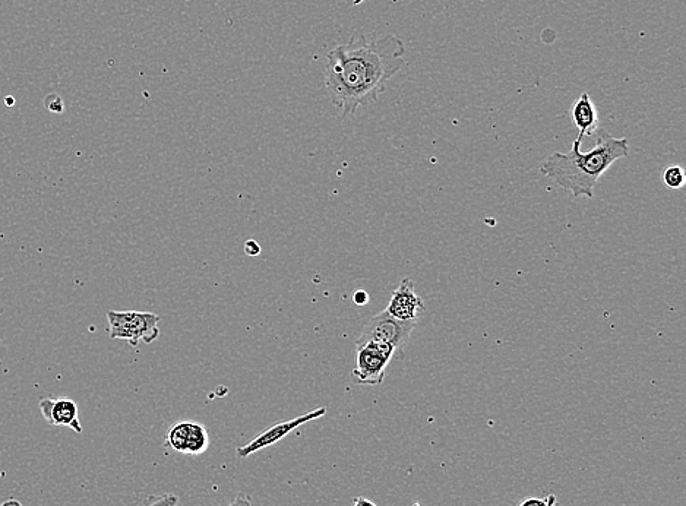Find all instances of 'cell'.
<instances>
[{"label": "cell", "mask_w": 686, "mask_h": 506, "mask_svg": "<svg viewBox=\"0 0 686 506\" xmlns=\"http://www.w3.org/2000/svg\"><path fill=\"white\" fill-rule=\"evenodd\" d=\"M166 447L177 454L201 455L210 447V435L202 423L183 420L167 432Z\"/></svg>", "instance_id": "cell-7"}, {"label": "cell", "mask_w": 686, "mask_h": 506, "mask_svg": "<svg viewBox=\"0 0 686 506\" xmlns=\"http://www.w3.org/2000/svg\"><path fill=\"white\" fill-rule=\"evenodd\" d=\"M245 252L248 253L249 256H258L259 253H261V246H259L255 240H248V242L245 243Z\"/></svg>", "instance_id": "cell-17"}, {"label": "cell", "mask_w": 686, "mask_h": 506, "mask_svg": "<svg viewBox=\"0 0 686 506\" xmlns=\"http://www.w3.org/2000/svg\"><path fill=\"white\" fill-rule=\"evenodd\" d=\"M227 506H255V505H254V502H252V499L249 498L248 495H245V493H239V495H237L236 498L233 499V501L230 502V504Z\"/></svg>", "instance_id": "cell-15"}, {"label": "cell", "mask_w": 686, "mask_h": 506, "mask_svg": "<svg viewBox=\"0 0 686 506\" xmlns=\"http://www.w3.org/2000/svg\"><path fill=\"white\" fill-rule=\"evenodd\" d=\"M558 505V498L555 495L546 496V498H526L518 506H556Z\"/></svg>", "instance_id": "cell-12"}, {"label": "cell", "mask_w": 686, "mask_h": 506, "mask_svg": "<svg viewBox=\"0 0 686 506\" xmlns=\"http://www.w3.org/2000/svg\"><path fill=\"white\" fill-rule=\"evenodd\" d=\"M406 65V46L394 34L371 41L357 33L327 53L325 90L343 117L354 115L360 107L376 103Z\"/></svg>", "instance_id": "cell-1"}, {"label": "cell", "mask_w": 686, "mask_h": 506, "mask_svg": "<svg viewBox=\"0 0 686 506\" xmlns=\"http://www.w3.org/2000/svg\"><path fill=\"white\" fill-rule=\"evenodd\" d=\"M397 350L381 344H357L356 366L353 369V378L357 384L381 385L385 379L388 365L394 359Z\"/></svg>", "instance_id": "cell-5"}, {"label": "cell", "mask_w": 686, "mask_h": 506, "mask_svg": "<svg viewBox=\"0 0 686 506\" xmlns=\"http://www.w3.org/2000/svg\"><path fill=\"white\" fill-rule=\"evenodd\" d=\"M0 506H22L21 502L18 501V499H6L5 502H2Z\"/></svg>", "instance_id": "cell-19"}, {"label": "cell", "mask_w": 686, "mask_h": 506, "mask_svg": "<svg viewBox=\"0 0 686 506\" xmlns=\"http://www.w3.org/2000/svg\"><path fill=\"white\" fill-rule=\"evenodd\" d=\"M179 505V496L175 493H164V495L157 496L154 501H151L147 506H177Z\"/></svg>", "instance_id": "cell-13"}, {"label": "cell", "mask_w": 686, "mask_h": 506, "mask_svg": "<svg viewBox=\"0 0 686 506\" xmlns=\"http://www.w3.org/2000/svg\"><path fill=\"white\" fill-rule=\"evenodd\" d=\"M109 337L113 340H125L132 347L141 343L151 344L160 337V316L151 312L109 311Z\"/></svg>", "instance_id": "cell-3"}, {"label": "cell", "mask_w": 686, "mask_h": 506, "mask_svg": "<svg viewBox=\"0 0 686 506\" xmlns=\"http://www.w3.org/2000/svg\"><path fill=\"white\" fill-rule=\"evenodd\" d=\"M353 506H378L371 499L365 498V496H359V498L354 499Z\"/></svg>", "instance_id": "cell-18"}, {"label": "cell", "mask_w": 686, "mask_h": 506, "mask_svg": "<svg viewBox=\"0 0 686 506\" xmlns=\"http://www.w3.org/2000/svg\"><path fill=\"white\" fill-rule=\"evenodd\" d=\"M596 147L581 153V139H575L568 154L555 153L542 163V172L574 196L593 198L594 188L615 161L628 157V139L615 138L597 129Z\"/></svg>", "instance_id": "cell-2"}, {"label": "cell", "mask_w": 686, "mask_h": 506, "mask_svg": "<svg viewBox=\"0 0 686 506\" xmlns=\"http://www.w3.org/2000/svg\"><path fill=\"white\" fill-rule=\"evenodd\" d=\"M325 414H327V409H325V407H319V409L309 411V413L302 414V416L294 417V419L270 426V428L264 430V432L259 433L252 441H249L248 444L237 448V458H248L251 457V455L256 454V452L262 451V449L273 447V445L280 442L281 439L286 438V436H289L290 433L294 432L297 428H300V426L321 419Z\"/></svg>", "instance_id": "cell-6"}, {"label": "cell", "mask_w": 686, "mask_h": 506, "mask_svg": "<svg viewBox=\"0 0 686 506\" xmlns=\"http://www.w3.org/2000/svg\"><path fill=\"white\" fill-rule=\"evenodd\" d=\"M353 302L359 306L366 305V303L369 302V294L366 293L365 290H357V292L353 294Z\"/></svg>", "instance_id": "cell-16"}, {"label": "cell", "mask_w": 686, "mask_h": 506, "mask_svg": "<svg viewBox=\"0 0 686 506\" xmlns=\"http://www.w3.org/2000/svg\"><path fill=\"white\" fill-rule=\"evenodd\" d=\"M50 98H52L53 103H50V101L44 100V106H46L47 109L50 110V112L62 113L63 112L62 98H60L59 96H56V94H52V96H50Z\"/></svg>", "instance_id": "cell-14"}, {"label": "cell", "mask_w": 686, "mask_h": 506, "mask_svg": "<svg viewBox=\"0 0 686 506\" xmlns=\"http://www.w3.org/2000/svg\"><path fill=\"white\" fill-rule=\"evenodd\" d=\"M413 506H420L419 504H414Z\"/></svg>", "instance_id": "cell-20"}, {"label": "cell", "mask_w": 686, "mask_h": 506, "mask_svg": "<svg viewBox=\"0 0 686 506\" xmlns=\"http://www.w3.org/2000/svg\"><path fill=\"white\" fill-rule=\"evenodd\" d=\"M385 312L401 321H417L426 312L425 303L414 290V283L410 278L401 280L400 286L392 293Z\"/></svg>", "instance_id": "cell-8"}, {"label": "cell", "mask_w": 686, "mask_h": 506, "mask_svg": "<svg viewBox=\"0 0 686 506\" xmlns=\"http://www.w3.org/2000/svg\"><path fill=\"white\" fill-rule=\"evenodd\" d=\"M572 117H574L575 126L578 128L577 138L581 141L599 129V116H597L596 106L587 93L581 94L575 101Z\"/></svg>", "instance_id": "cell-10"}, {"label": "cell", "mask_w": 686, "mask_h": 506, "mask_svg": "<svg viewBox=\"0 0 686 506\" xmlns=\"http://www.w3.org/2000/svg\"><path fill=\"white\" fill-rule=\"evenodd\" d=\"M685 172L682 167L670 166L667 167L662 175V182L669 189H681L685 186Z\"/></svg>", "instance_id": "cell-11"}, {"label": "cell", "mask_w": 686, "mask_h": 506, "mask_svg": "<svg viewBox=\"0 0 686 506\" xmlns=\"http://www.w3.org/2000/svg\"><path fill=\"white\" fill-rule=\"evenodd\" d=\"M416 324L417 321H401V319L391 316L390 313L382 311L366 322L359 338H357L356 346L357 344L373 343L401 350L409 343L410 335H412Z\"/></svg>", "instance_id": "cell-4"}, {"label": "cell", "mask_w": 686, "mask_h": 506, "mask_svg": "<svg viewBox=\"0 0 686 506\" xmlns=\"http://www.w3.org/2000/svg\"><path fill=\"white\" fill-rule=\"evenodd\" d=\"M40 411L44 420L55 428H69L75 433H82L79 422L78 406L71 398H43L40 401Z\"/></svg>", "instance_id": "cell-9"}]
</instances>
